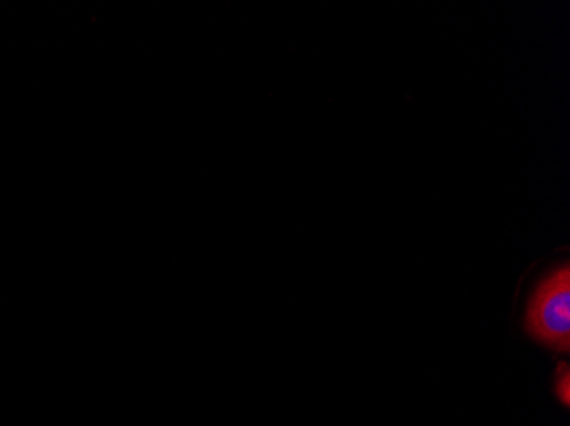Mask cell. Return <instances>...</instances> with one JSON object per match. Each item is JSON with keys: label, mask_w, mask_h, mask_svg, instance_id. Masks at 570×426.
I'll return each instance as SVG.
<instances>
[{"label": "cell", "mask_w": 570, "mask_h": 426, "mask_svg": "<svg viewBox=\"0 0 570 426\" xmlns=\"http://www.w3.org/2000/svg\"><path fill=\"white\" fill-rule=\"evenodd\" d=\"M531 338L557 351L570 350V266L563 265L538 285L527 310Z\"/></svg>", "instance_id": "cell-1"}, {"label": "cell", "mask_w": 570, "mask_h": 426, "mask_svg": "<svg viewBox=\"0 0 570 426\" xmlns=\"http://www.w3.org/2000/svg\"><path fill=\"white\" fill-rule=\"evenodd\" d=\"M557 397L563 405L569 406L570 403V374L566 364L559 365V374H557L556 384Z\"/></svg>", "instance_id": "cell-2"}]
</instances>
